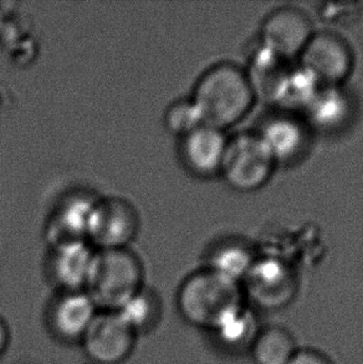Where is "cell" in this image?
Wrapping results in <instances>:
<instances>
[{"label": "cell", "instance_id": "obj_14", "mask_svg": "<svg viewBox=\"0 0 363 364\" xmlns=\"http://www.w3.org/2000/svg\"><path fill=\"white\" fill-rule=\"evenodd\" d=\"M263 142L278 163L298 161L307 149L309 127L304 121L280 114L263 123L258 131Z\"/></svg>", "mask_w": 363, "mask_h": 364}, {"label": "cell", "instance_id": "obj_20", "mask_svg": "<svg viewBox=\"0 0 363 364\" xmlns=\"http://www.w3.org/2000/svg\"><path fill=\"white\" fill-rule=\"evenodd\" d=\"M321 87L322 85L307 70L301 65H294L276 105L285 109L304 111Z\"/></svg>", "mask_w": 363, "mask_h": 364}, {"label": "cell", "instance_id": "obj_1", "mask_svg": "<svg viewBox=\"0 0 363 364\" xmlns=\"http://www.w3.org/2000/svg\"><path fill=\"white\" fill-rule=\"evenodd\" d=\"M241 282L211 267L186 276L177 294V307L189 325L216 332L244 309Z\"/></svg>", "mask_w": 363, "mask_h": 364}, {"label": "cell", "instance_id": "obj_21", "mask_svg": "<svg viewBox=\"0 0 363 364\" xmlns=\"http://www.w3.org/2000/svg\"><path fill=\"white\" fill-rule=\"evenodd\" d=\"M163 123L168 132L181 139L201 127L203 121L193 100L188 96L176 100L168 106L163 114Z\"/></svg>", "mask_w": 363, "mask_h": 364}, {"label": "cell", "instance_id": "obj_4", "mask_svg": "<svg viewBox=\"0 0 363 364\" xmlns=\"http://www.w3.org/2000/svg\"><path fill=\"white\" fill-rule=\"evenodd\" d=\"M276 162L258 133L229 138L221 176L238 192H256L270 181Z\"/></svg>", "mask_w": 363, "mask_h": 364}, {"label": "cell", "instance_id": "obj_6", "mask_svg": "<svg viewBox=\"0 0 363 364\" xmlns=\"http://www.w3.org/2000/svg\"><path fill=\"white\" fill-rule=\"evenodd\" d=\"M241 285L244 296L264 310H281L298 292L294 270L286 261L274 256L256 259Z\"/></svg>", "mask_w": 363, "mask_h": 364}, {"label": "cell", "instance_id": "obj_2", "mask_svg": "<svg viewBox=\"0 0 363 364\" xmlns=\"http://www.w3.org/2000/svg\"><path fill=\"white\" fill-rule=\"evenodd\" d=\"M203 124L226 132L249 114L256 95L246 71L238 65L221 63L196 80L191 96Z\"/></svg>", "mask_w": 363, "mask_h": 364}, {"label": "cell", "instance_id": "obj_11", "mask_svg": "<svg viewBox=\"0 0 363 364\" xmlns=\"http://www.w3.org/2000/svg\"><path fill=\"white\" fill-rule=\"evenodd\" d=\"M98 196L89 191H75L58 202L45 225L48 245L88 239L90 219Z\"/></svg>", "mask_w": 363, "mask_h": 364}, {"label": "cell", "instance_id": "obj_3", "mask_svg": "<svg viewBox=\"0 0 363 364\" xmlns=\"http://www.w3.org/2000/svg\"><path fill=\"white\" fill-rule=\"evenodd\" d=\"M144 287V269L131 249L98 250L88 287L100 311H117Z\"/></svg>", "mask_w": 363, "mask_h": 364}, {"label": "cell", "instance_id": "obj_23", "mask_svg": "<svg viewBox=\"0 0 363 364\" xmlns=\"http://www.w3.org/2000/svg\"><path fill=\"white\" fill-rule=\"evenodd\" d=\"M288 364H334L330 358L319 350L305 348L298 350Z\"/></svg>", "mask_w": 363, "mask_h": 364}, {"label": "cell", "instance_id": "obj_13", "mask_svg": "<svg viewBox=\"0 0 363 364\" xmlns=\"http://www.w3.org/2000/svg\"><path fill=\"white\" fill-rule=\"evenodd\" d=\"M98 312L86 291L61 292L50 307V328L60 340L81 342Z\"/></svg>", "mask_w": 363, "mask_h": 364}, {"label": "cell", "instance_id": "obj_12", "mask_svg": "<svg viewBox=\"0 0 363 364\" xmlns=\"http://www.w3.org/2000/svg\"><path fill=\"white\" fill-rule=\"evenodd\" d=\"M229 137L218 128L201 124L179 139V158L188 172L198 178L221 174Z\"/></svg>", "mask_w": 363, "mask_h": 364}, {"label": "cell", "instance_id": "obj_8", "mask_svg": "<svg viewBox=\"0 0 363 364\" xmlns=\"http://www.w3.org/2000/svg\"><path fill=\"white\" fill-rule=\"evenodd\" d=\"M136 338L117 312L100 311L80 343L93 363L121 364L135 350Z\"/></svg>", "mask_w": 363, "mask_h": 364}, {"label": "cell", "instance_id": "obj_16", "mask_svg": "<svg viewBox=\"0 0 363 364\" xmlns=\"http://www.w3.org/2000/svg\"><path fill=\"white\" fill-rule=\"evenodd\" d=\"M293 61L280 58L261 45L249 60L246 71L256 99L278 104L285 81L293 69Z\"/></svg>", "mask_w": 363, "mask_h": 364}, {"label": "cell", "instance_id": "obj_24", "mask_svg": "<svg viewBox=\"0 0 363 364\" xmlns=\"http://www.w3.org/2000/svg\"><path fill=\"white\" fill-rule=\"evenodd\" d=\"M8 345H9V330L3 318H0V357L4 355Z\"/></svg>", "mask_w": 363, "mask_h": 364}, {"label": "cell", "instance_id": "obj_10", "mask_svg": "<svg viewBox=\"0 0 363 364\" xmlns=\"http://www.w3.org/2000/svg\"><path fill=\"white\" fill-rule=\"evenodd\" d=\"M48 270L61 292L88 291L98 250L88 240L50 246Z\"/></svg>", "mask_w": 363, "mask_h": 364}, {"label": "cell", "instance_id": "obj_9", "mask_svg": "<svg viewBox=\"0 0 363 364\" xmlns=\"http://www.w3.org/2000/svg\"><path fill=\"white\" fill-rule=\"evenodd\" d=\"M314 33L309 15L299 8L283 6L263 21L261 45L283 59L294 61L299 59Z\"/></svg>", "mask_w": 363, "mask_h": 364}, {"label": "cell", "instance_id": "obj_19", "mask_svg": "<svg viewBox=\"0 0 363 364\" xmlns=\"http://www.w3.org/2000/svg\"><path fill=\"white\" fill-rule=\"evenodd\" d=\"M256 256L241 242H223L211 251L208 267L241 282L256 261Z\"/></svg>", "mask_w": 363, "mask_h": 364}, {"label": "cell", "instance_id": "obj_17", "mask_svg": "<svg viewBox=\"0 0 363 364\" xmlns=\"http://www.w3.org/2000/svg\"><path fill=\"white\" fill-rule=\"evenodd\" d=\"M298 350L293 335L279 326L259 331L251 346L256 364H288Z\"/></svg>", "mask_w": 363, "mask_h": 364}, {"label": "cell", "instance_id": "obj_18", "mask_svg": "<svg viewBox=\"0 0 363 364\" xmlns=\"http://www.w3.org/2000/svg\"><path fill=\"white\" fill-rule=\"evenodd\" d=\"M161 309L162 306L157 294L144 286L115 312H117L128 327L138 335L154 328L161 317Z\"/></svg>", "mask_w": 363, "mask_h": 364}, {"label": "cell", "instance_id": "obj_22", "mask_svg": "<svg viewBox=\"0 0 363 364\" xmlns=\"http://www.w3.org/2000/svg\"><path fill=\"white\" fill-rule=\"evenodd\" d=\"M359 4L357 3H332L325 4L320 10V15L324 21L334 25H349L359 19Z\"/></svg>", "mask_w": 363, "mask_h": 364}, {"label": "cell", "instance_id": "obj_7", "mask_svg": "<svg viewBox=\"0 0 363 364\" xmlns=\"http://www.w3.org/2000/svg\"><path fill=\"white\" fill-rule=\"evenodd\" d=\"M298 60L322 86H342L354 68L349 43L329 30L315 31Z\"/></svg>", "mask_w": 363, "mask_h": 364}, {"label": "cell", "instance_id": "obj_5", "mask_svg": "<svg viewBox=\"0 0 363 364\" xmlns=\"http://www.w3.org/2000/svg\"><path fill=\"white\" fill-rule=\"evenodd\" d=\"M140 229L141 218L132 203L117 196H98L86 240L98 251L131 249Z\"/></svg>", "mask_w": 363, "mask_h": 364}, {"label": "cell", "instance_id": "obj_15", "mask_svg": "<svg viewBox=\"0 0 363 364\" xmlns=\"http://www.w3.org/2000/svg\"><path fill=\"white\" fill-rule=\"evenodd\" d=\"M354 105L342 86H322L304 109L309 129L339 132L352 117Z\"/></svg>", "mask_w": 363, "mask_h": 364}]
</instances>
